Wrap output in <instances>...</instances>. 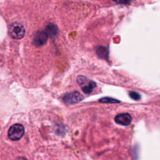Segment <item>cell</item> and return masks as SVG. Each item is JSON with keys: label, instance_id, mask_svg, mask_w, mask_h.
<instances>
[{"label": "cell", "instance_id": "ba28073f", "mask_svg": "<svg viewBox=\"0 0 160 160\" xmlns=\"http://www.w3.org/2000/svg\"><path fill=\"white\" fill-rule=\"evenodd\" d=\"M97 54L98 55L102 58H107L108 57V49L105 47H99L98 49H97Z\"/></svg>", "mask_w": 160, "mask_h": 160}, {"label": "cell", "instance_id": "9c48e42d", "mask_svg": "<svg viewBox=\"0 0 160 160\" xmlns=\"http://www.w3.org/2000/svg\"><path fill=\"white\" fill-rule=\"evenodd\" d=\"M99 102H103V103H119L120 102L119 100L112 98H109V97H105L100 99Z\"/></svg>", "mask_w": 160, "mask_h": 160}, {"label": "cell", "instance_id": "5b68a950", "mask_svg": "<svg viewBox=\"0 0 160 160\" xmlns=\"http://www.w3.org/2000/svg\"><path fill=\"white\" fill-rule=\"evenodd\" d=\"M48 38V34L46 31H41L36 32L34 37L33 43L36 47L43 46L46 42Z\"/></svg>", "mask_w": 160, "mask_h": 160}, {"label": "cell", "instance_id": "7a4b0ae2", "mask_svg": "<svg viewBox=\"0 0 160 160\" xmlns=\"http://www.w3.org/2000/svg\"><path fill=\"white\" fill-rule=\"evenodd\" d=\"M77 82L81 86L82 91L87 94L91 93L96 86L95 82L90 81L82 76H79L77 78Z\"/></svg>", "mask_w": 160, "mask_h": 160}, {"label": "cell", "instance_id": "8fae6325", "mask_svg": "<svg viewBox=\"0 0 160 160\" xmlns=\"http://www.w3.org/2000/svg\"><path fill=\"white\" fill-rule=\"evenodd\" d=\"M112 1L118 4H127L130 1V0H112Z\"/></svg>", "mask_w": 160, "mask_h": 160}, {"label": "cell", "instance_id": "30bf717a", "mask_svg": "<svg viewBox=\"0 0 160 160\" xmlns=\"http://www.w3.org/2000/svg\"><path fill=\"white\" fill-rule=\"evenodd\" d=\"M129 95L131 97V98H132V99L136 100V101H138L141 99L140 94L138 92H136V91H130L129 92Z\"/></svg>", "mask_w": 160, "mask_h": 160}, {"label": "cell", "instance_id": "277c9868", "mask_svg": "<svg viewBox=\"0 0 160 160\" xmlns=\"http://www.w3.org/2000/svg\"><path fill=\"white\" fill-rule=\"evenodd\" d=\"M83 99V96L78 91H73L66 94L62 100L64 102L68 104H73L81 101Z\"/></svg>", "mask_w": 160, "mask_h": 160}, {"label": "cell", "instance_id": "6da1fadb", "mask_svg": "<svg viewBox=\"0 0 160 160\" xmlns=\"http://www.w3.org/2000/svg\"><path fill=\"white\" fill-rule=\"evenodd\" d=\"M8 32L12 38L20 39L22 38L25 34V29L22 24L14 22L9 26Z\"/></svg>", "mask_w": 160, "mask_h": 160}, {"label": "cell", "instance_id": "8992f818", "mask_svg": "<svg viewBox=\"0 0 160 160\" xmlns=\"http://www.w3.org/2000/svg\"><path fill=\"white\" fill-rule=\"evenodd\" d=\"M114 121L116 123L122 125L128 126L132 121V117L128 113H121L116 116Z\"/></svg>", "mask_w": 160, "mask_h": 160}, {"label": "cell", "instance_id": "52a82bcc", "mask_svg": "<svg viewBox=\"0 0 160 160\" xmlns=\"http://www.w3.org/2000/svg\"><path fill=\"white\" fill-rule=\"evenodd\" d=\"M58 28L56 25L53 24H49L47 27H46V32L48 35L50 36H55L57 32H58Z\"/></svg>", "mask_w": 160, "mask_h": 160}, {"label": "cell", "instance_id": "3957f363", "mask_svg": "<svg viewBox=\"0 0 160 160\" xmlns=\"http://www.w3.org/2000/svg\"><path fill=\"white\" fill-rule=\"evenodd\" d=\"M24 134V128L21 124H15L9 129L8 136L12 141L20 139Z\"/></svg>", "mask_w": 160, "mask_h": 160}]
</instances>
